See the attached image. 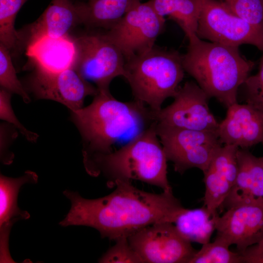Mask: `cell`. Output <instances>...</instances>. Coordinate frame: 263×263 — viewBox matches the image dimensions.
Wrapping results in <instances>:
<instances>
[{"instance_id":"4fadbf2b","label":"cell","mask_w":263,"mask_h":263,"mask_svg":"<svg viewBox=\"0 0 263 263\" xmlns=\"http://www.w3.org/2000/svg\"><path fill=\"white\" fill-rule=\"evenodd\" d=\"M216 239L242 252L263 239V197L235 205L215 217Z\"/></svg>"},{"instance_id":"5bb4252c","label":"cell","mask_w":263,"mask_h":263,"mask_svg":"<svg viewBox=\"0 0 263 263\" xmlns=\"http://www.w3.org/2000/svg\"><path fill=\"white\" fill-rule=\"evenodd\" d=\"M83 24L79 2L73 0H52L34 22L18 31L22 51L37 40L45 38L71 35L77 25Z\"/></svg>"},{"instance_id":"2e32d148","label":"cell","mask_w":263,"mask_h":263,"mask_svg":"<svg viewBox=\"0 0 263 263\" xmlns=\"http://www.w3.org/2000/svg\"><path fill=\"white\" fill-rule=\"evenodd\" d=\"M37 174L28 170L18 178L0 176V262H12L8 246L11 227L15 223L30 218L29 213L18 206V193L26 183L38 182Z\"/></svg>"},{"instance_id":"9c48e42d","label":"cell","mask_w":263,"mask_h":263,"mask_svg":"<svg viewBox=\"0 0 263 263\" xmlns=\"http://www.w3.org/2000/svg\"><path fill=\"white\" fill-rule=\"evenodd\" d=\"M196 34L211 42L237 47L250 44L263 51V34L218 0H203Z\"/></svg>"},{"instance_id":"f1b7e54d","label":"cell","mask_w":263,"mask_h":263,"mask_svg":"<svg viewBox=\"0 0 263 263\" xmlns=\"http://www.w3.org/2000/svg\"><path fill=\"white\" fill-rule=\"evenodd\" d=\"M240 253L242 255L243 263H263V239Z\"/></svg>"},{"instance_id":"8fae6325","label":"cell","mask_w":263,"mask_h":263,"mask_svg":"<svg viewBox=\"0 0 263 263\" xmlns=\"http://www.w3.org/2000/svg\"><path fill=\"white\" fill-rule=\"evenodd\" d=\"M27 81V89L37 99L59 102L71 112L83 107L85 98L95 95L98 89L73 68L53 72L37 66Z\"/></svg>"},{"instance_id":"d6986e66","label":"cell","mask_w":263,"mask_h":263,"mask_svg":"<svg viewBox=\"0 0 263 263\" xmlns=\"http://www.w3.org/2000/svg\"><path fill=\"white\" fill-rule=\"evenodd\" d=\"M140 0H88L79 2L83 25L108 30Z\"/></svg>"},{"instance_id":"9a60e30c","label":"cell","mask_w":263,"mask_h":263,"mask_svg":"<svg viewBox=\"0 0 263 263\" xmlns=\"http://www.w3.org/2000/svg\"><path fill=\"white\" fill-rule=\"evenodd\" d=\"M217 133L222 144L241 149L263 144V113L247 103H235L227 108Z\"/></svg>"},{"instance_id":"4316f807","label":"cell","mask_w":263,"mask_h":263,"mask_svg":"<svg viewBox=\"0 0 263 263\" xmlns=\"http://www.w3.org/2000/svg\"><path fill=\"white\" fill-rule=\"evenodd\" d=\"M242 86L246 103L263 113V56L258 73L249 75Z\"/></svg>"},{"instance_id":"7a4b0ae2","label":"cell","mask_w":263,"mask_h":263,"mask_svg":"<svg viewBox=\"0 0 263 263\" xmlns=\"http://www.w3.org/2000/svg\"><path fill=\"white\" fill-rule=\"evenodd\" d=\"M71 119L82 138L83 156L111 152L124 136L139 133L157 122L155 112L145 104L121 101L109 90H98L90 105L71 112Z\"/></svg>"},{"instance_id":"52a82bcc","label":"cell","mask_w":263,"mask_h":263,"mask_svg":"<svg viewBox=\"0 0 263 263\" xmlns=\"http://www.w3.org/2000/svg\"><path fill=\"white\" fill-rule=\"evenodd\" d=\"M156 129L168 160L181 174L191 168L204 173L221 146L216 131L176 128L158 122Z\"/></svg>"},{"instance_id":"277c9868","label":"cell","mask_w":263,"mask_h":263,"mask_svg":"<svg viewBox=\"0 0 263 263\" xmlns=\"http://www.w3.org/2000/svg\"><path fill=\"white\" fill-rule=\"evenodd\" d=\"M188 38L187 50L182 55L185 72L209 97L215 98L227 108L237 103L238 89L254 63L242 56L239 47L204 41L196 34Z\"/></svg>"},{"instance_id":"5b68a950","label":"cell","mask_w":263,"mask_h":263,"mask_svg":"<svg viewBox=\"0 0 263 263\" xmlns=\"http://www.w3.org/2000/svg\"><path fill=\"white\" fill-rule=\"evenodd\" d=\"M185 72L182 54L155 45L126 60L124 77L134 100L158 112L167 98L175 95Z\"/></svg>"},{"instance_id":"e0dca14e","label":"cell","mask_w":263,"mask_h":263,"mask_svg":"<svg viewBox=\"0 0 263 263\" xmlns=\"http://www.w3.org/2000/svg\"><path fill=\"white\" fill-rule=\"evenodd\" d=\"M238 171L235 183L220 210L253 199L263 197V156L257 157L248 149L237 151Z\"/></svg>"},{"instance_id":"cb8c5ba5","label":"cell","mask_w":263,"mask_h":263,"mask_svg":"<svg viewBox=\"0 0 263 263\" xmlns=\"http://www.w3.org/2000/svg\"><path fill=\"white\" fill-rule=\"evenodd\" d=\"M12 57L8 49L0 43V88L19 95L25 103H29L31 100L30 96L17 75Z\"/></svg>"},{"instance_id":"7c38bea8","label":"cell","mask_w":263,"mask_h":263,"mask_svg":"<svg viewBox=\"0 0 263 263\" xmlns=\"http://www.w3.org/2000/svg\"><path fill=\"white\" fill-rule=\"evenodd\" d=\"M173 101L155 112L158 123L176 128L217 132L219 124L209 110L206 93L192 81L179 87Z\"/></svg>"},{"instance_id":"d4e9b609","label":"cell","mask_w":263,"mask_h":263,"mask_svg":"<svg viewBox=\"0 0 263 263\" xmlns=\"http://www.w3.org/2000/svg\"><path fill=\"white\" fill-rule=\"evenodd\" d=\"M263 34V0H218Z\"/></svg>"},{"instance_id":"83f0119b","label":"cell","mask_w":263,"mask_h":263,"mask_svg":"<svg viewBox=\"0 0 263 263\" xmlns=\"http://www.w3.org/2000/svg\"><path fill=\"white\" fill-rule=\"evenodd\" d=\"M12 93L0 88V118L12 125L26 138L31 142H36L38 135L28 130L17 118L11 104Z\"/></svg>"},{"instance_id":"6da1fadb","label":"cell","mask_w":263,"mask_h":263,"mask_svg":"<svg viewBox=\"0 0 263 263\" xmlns=\"http://www.w3.org/2000/svg\"><path fill=\"white\" fill-rule=\"evenodd\" d=\"M113 187L115 189L109 195L92 199L77 192L64 191L71 207L59 225L90 226L101 237L115 241L155 223H174L185 208L172 190L151 193L122 181H116Z\"/></svg>"},{"instance_id":"ac0fdd59","label":"cell","mask_w":263,"mask_h":263,"mask_svg":"<svg viewBox=\"0 0 263 263\" xmlns=\"http://www.w3.org/2000/svg\"><path fill=\"white\" fill-rule=\"evenodd\" d=\"M26 53L32 66L56 72L73 67L75 47L71 35L45 37L30 45Z\"/></svg>"},{"instance_id":"7402d4cb","label":"cell","mask_w":263,"mask_h":263,"mask_svg":"<svg viewBox=\"0 0 263 263\" xmlns=\"http://www.w3.org/2000/svg\"><path fill=\"white\" fill-rule=\"evenodd\" d=\"M27 0H0V43L12 56L22 52L18 31L15 28L18 13Z\"/></svg>"},{"instance_id":"603a6c76","label":"cell","mask_w":263,"mask_h":263,"mask_svg":"<svg viewBox=\"0 0 263 263\" xmlns=\"http://www.w3.org/2000/svg\"><path fill=\"white\" fill-rule=\"evenodd\" d=\"M229 246L215 239L202 244L189 263H243L241 254L232 252Z\"/></svg>"},{"instance_id":"8992f818","label":"cell","mask_w":263,"mask_h":263,"mask_svg":"<svg viewBox=\"0 0 263 263\" xmlns=\"http://www.w3.org/2000/svg\"><path fill=\"white\" fill-rule=\"evenodd\" d=\"M72 37L75 47L73 67L98 90H109L114 78L124 77L125 58L105 31Z\"/></svg>"},{"instance_id":"ba28073f","label":"cell","mask_w":263,"mask_h":263,"mask_svg":"<svg viewBox=\"0 0 263 263\" xmlns=\"http://www.w3.org/2000/svg\"><path fill=\"white\" fill-rule=\"evenodd\" d=\"M165 21L149 1H139L105 32L127 60L154 47L165 29Z\"/></svg>"},{"instance_id":"3957f363","label":"cell","mask_w":263,"mask_h":263,"mask_svg":"<svg viewBox=\"0 0 263 263\" xmlns=\"http://www.w3.org/2000/svg\"><path fill=\"white\" fill-rule=\"evenodd\" d=\"M157 122L117 150L83 156L87 172L93 176L102 174L109 187H113L117 181L138 180L171 191L167 175L168 160L156 132Z\"/></svg>"},{"instance_id":"30bf717a","label":"cell","mask_w":263,"mask_h":263,"mask_svg":"<svg viewBox=\"0 0 263 263\" xmlns=\"http://www.w3.org/2000/svg\"><path fill=\"white\" fill-rule=\"evenodd\" d=\"M128 240L143 263H189L197 251L170 222L147 226Z\"/></svg>"},{"instance_id":"44dd1931","label":"cell","mask_w":263,"mask_h":263,"mask_svg":"<svg viewBox=\"0 0 263 263\" xmlns=\"http://www.w3.org/2000/svg\"><path fill=\"white\" fill-rule=\"evenodd\" d=\"M215 217L204 206L195 209L185 208L173 224L188 241L203 244L210 242L215 230Z\"/></svg>"},{"instance_id":"484cf974","label":"cell","mask_w":263,"mask_h":263,"mask_svg":"<svg viewBox=\"0 0 263 263\" xmlns=\"http://www.w3.org/2000/svg\"><path fill=\"white\" fill-rule=\"evenodd\" d=\"M115 242V244L99 259V263H143L141 258L131 245L128 237L119 238Z\"/></svg>"},{"instance_id":"ffe728a7","label":"cell","mask_w":263,"mask_h":263,"mask_svg":"<svg viewBox=\"0 0 263 263\" xmlns=\"http://www.w3.org/2000/svg\"><path fill=\"white\" fill-rule=\"evenodd\" d=\"M157 13L176 22L188 38L196 34L203 0H149Z\"/></svg>"}]
</instances>
